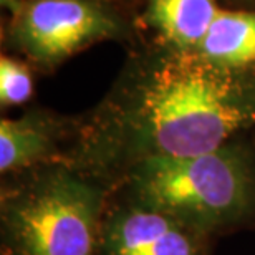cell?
Returning a JSON list of instances; mask_svg holds the SVG:
<instances>
[{
    "instance_id": "6da1fadb",
    "label": "cell",
    "mask_w": 255,
    "mask_h": 255,
    "mask_svg": "<svg viewBox=\"0 0 255 255\" xmlns=\"http://www.w3.org/2000/svg\"><path fill=\"white\" fill-rule=\"evenodd\" d=\"M252 128L255 75L166 47L131 65L76 125L65 162L113 191L142 161L214 151Z\"/></svg>"
},
{
    "instance_id": "7a4b0ae2",
    "label": "cell",
    "mask_w": 255,
    "mask_h": 255,
    "mask_svg": "<svg viewBox=\"0 0 255 255\" xmlns=\"http://www.w3.org/2000/svg\"><path fill=\"white\" fill-rule=\"evenodd\" d=\"M111 194L211 237L255 219V151L232 139L201 154L147 159L131 167Z\"/></svg>"
},
{
    "instance_id": "3957f363",
    "label": "cell",
    "mask_w": 255,
    "mask_h": 255,
    "mask_svg": "<svg viewBox=\"0 0 255 255\" xmlns=\"http://www.w3.org/2000/svg\"><path fill=\"white\" fill-rule=\"evenodd\" d=\"M110 197L66 162L2 177L0 255H100Z\"/></svg>"
},
{
    "instance_id": "277c9868",
    "label": "cell",
    "mask_w": 255,
    "mask_h": 255,
    "mask_svg": "<svg viewBox=\"0 0 255 255\" xmlns=\"http://www.w3.org/2000/svg\"><path fill=\"white\" fill-rule=\"evenodd\" d=\"M118 32L115 15L93 0H27L13 15L12 40L32 62L50 68Z\"/></svg>"
},
{
    "instance_id": "5b68a950",
    "label": "cell",
    "mask_w": 255,
    "mask_h": 255,
    "mask_svg": "<svg viewBox=\"0 0 255 255\" xmlns=\"http://www.w3.org/2000/svg\"><path fill=\"white\" fill-rule=\"evenodd\" d=\"M209 239L159 211L111 194L100 255H207Z\"/></svg>"
},
{
    "instance_id": "8992f818",
    "label": "cell",
    "mask_w": 255,
    "mask_h": 255,
    "mask_svg": "<svg viewBox=\"0 0 255 255\" xmlns=\"http://www.w3.org/2000/svg\"><path fill=\"white\" fill-rule=\"evenodd\" d=\"M76 126L32 110L17 120L0 121V174H22L37 167L65 162Z\"/></svg>"
},
{
    "instance_id": "52a82bcc",
    "label": "cell",
    "mask_w": 255,
    "mask_h": 255,
    "mask_svg": "<svg viewBox=\"0 0 255 255\" xmlns=\"http://www.w3.org/2000/svg\"><path fill=\"white\" fill-rule=\"evenodd\" d=\"M219 10L216 0H149L146 22L166 47L196 52Z\"/></svg>"
},
{
    "instance_id": "ba28073f",
    "label": "cell",
    "mask_w": 255,
    "mask_h": 255,
    "mask_svg": "<svg viewBox=\"0 0 255 255\" xmlns=\"http://www.w3.org/2000/svg\"><path fill=\"white\" fill-rule=\"evenodd\" d=\"M196 52L224 68L255 75V12L221 8Z\"/></svg>"
},
{
    "instance_id": "9c48e42d",
    "label": "cell",
    "mask_w": 255,
    "mask_h": 255,
    "mask_svg": "<svg viewBox=\"0 0 255 255\" xmlns=\"http://www.w3.org/2000/svg\"><path fill=\"white\" fill-rule=\"evenodd\" d=\"M35 90L32 71L23 62L3 55L0 58V105L2 108L25 105Z\"/></svg>"
},
{
    "instance_id": "30bf717a",
    "label": "cell",
    "mask_w": 255,
    "mask_h": 255,
    "mask_svg": "<svg viewBox=\"0 0 255 255\" xmlns=\"http://www.w3.org/2000/svg\"><path fill=\"white\" fill-rule=\"evenodd\" d=\"M2 3L10 10V12H12V15H15L18 12V8L22 7L23 2H22V0H2Z\"/></svg>"
},
{
    "instance_id": "8fae6325",
    "label": "cell",
    "mask_w": 255,
    "mask_h": 255,
    "mask_svg": "<svg viewBox=\"0 0 255 255\" xmlns=\"http://www.w3.org/2000/svg\"><path fill=\"white\" fill-rule=\"evenodd\" d=\"M254 151H255V139H254Z\"/></svg>"
}]
</instances>
